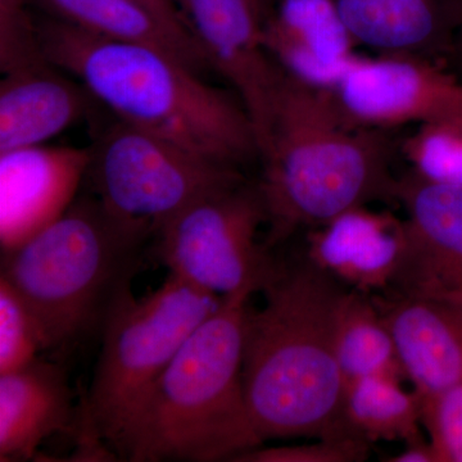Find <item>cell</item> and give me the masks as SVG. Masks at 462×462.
Segmentation results:
<instances>
[{
    "instance_id": "1",
    "label": "cell",
    "mask_w": 462,
    "mask_h": 462,
    "mask_svg": "<svg viewBox=\"0 0 462 462\" xmlns=\"http://www.w3.org/2000/svg\"><path fill=\"white\" fill-rule=\"evenodd\" d=\"M305 256L279 263L263 289V309L247 307L243 387L263 442L345 437L346 385L336 357V325L348 291Z\"/></svg>"
},
{
    "instance_id": "2",
    "label": "cell",
    "mask_w": 462,
    "mask_h": 462,
    "mask_svg": "<svg viewBox=\"0 0 462 462\" xmlns=\"http://www.w3.org/2000/svg\"><path fill=\"white\" fill-rule=\"evenodd\" d=\"M284 72V71H282ZM392 130L346 117L329 90L282 74L257 182L270 249L346 209L396 200Z\"/></svg>"
},
{
    "instance_id": "3",
    "label": "cell",
    "mask_w": 462,
    "mask_h": 462,
    "mask_svg": "<svg viewBox=\"0 0 462 462\" xmlns=\"http://www.w3.org/2000/svg\"><path fill=\"white\" fill-rule=\"evenodd\" d=\"M38 30L45 58L116 118L223 165L238 169L260 157L240 99L205 83L169 51L102 38L53 17L39 21Z\"/></svg>"
},
{
    "instance_id": "4",
    "label": "cell",
    "mask_w": 462,
    "mask_h": 462,
    "mask_svg": "<svg viewBox=\"0 0 462 462\" xmlns=\"http://www.w3.org/2000/svg\"><path fill=\"white\" fill-rule=\"evenodd\" d=\"M154 236L148 221L80 197L57 220L2 252L0 278L23 298L45 349H65L102 330L115 300L132 287Z\"/></svg>"
},
{
    "instance_id": "5",
    "label": "cell",
    "mask_w": 462,
    "mask_h": 462,
    "mask_svg": "<svg viewBox=\"0 0 462 462\" xmlns=\"http://www.w3.org/2000/svg\"><path fill=\"white\" fill-rule=\"evenodd\" d=\"M249 298H224L185 340L134 420L121 460L233 462L263 445L243 387Z\"/></svg>"
},
{
    "instance_id": "6",
    "label": "cell",
    "mask_w": 462,
    "mask_h": 462,
    "mask_svg": "<svg viewBox=\"0 0 462 462\" xmlns=\"http://www.w3.org/2000/svg\"><path fill=\"white\" fill-rule=\"evenodd\" d=\"M223 300L171 273L139 300L132 287L125 289L103 322L98 363L79 407L75 430L85 457L112 455L121 460L127 434L152 388Z\"/></svg>"
},
{
    "instance_id": "7",
    "label": "cell",
    "mask_w": 462,
    "mask_h": 462,
    "mask_svg": "<svg viewBox=\"0 0 462 462\" xmlns=\"http://www.w3.org/2000/svg\"><path fill=\"white\" fill-rule=\"evenodd\" d=\"M267 215L256 184L240 182L191 203L154 231L171 275L221 298L263 291L278 270L261 242Z\"/></svg>"
},
{
    "instance_id": "8",
    "label": "cell",
    "mask_w": 462,
    "mask_h": 462,
    "mask_svg": "<svg viewBox=\"0 0 462 462\" xmlns=\"http://www.w3.org/2000/svg\"><path fill=\"white\" fill-rule=\"evenodd\" d=\"M90 152L87 179L97 199L115 214L148 221L154 231L191 203L245 180L236 167L120 118L100 130Z\"/></svg>"
},
{
    "instance_id": "9",
    "label": "cell",
    "mask_w": 462,
    "mask_h": 462,
    "mask_svg": "<svg viewBox=\"0 0 462 462\" xmlns=\"http://www.w3.org/2000/svg\"><path fill=\"white\" fill-rule=\"evenodd\" d=\"M346 117L393 130L462 115V79L416 54L358 56L329 90Z\"/></svg>"
},
{
    "instance_id": "10",
    "label": "cell",
    "mask_w": 462,
    "mask_h": 462,
    "mask_svg": "<svg viewBox=\"0 0 462 462\" xmlns=\"http://www.w3.org/2000/svg\"><path fill=\"white\" fill-rule=\"evenodd\" d=\"M207 62L233 85L263 151L272 129L282 69L263 42V16L254 0H178Z\"/></svg>"
},
{
    "instance_id": "11",
    "label": "cell",
    "mask_w": 462,
    "mask_h": 462,
    "mask_svg": "<svg viewBox=\"0 0 462 462\" xmlns=\"http://www.w3.org/2000/svg\"><path fill=\"white\" fill-rule=\"evenodd\" d=\"M407 245L387 291H462V185L438 184L410 171L398 178Z\"/></svg>"
},
{
    "instance_id": "12",
    "label": "cell",
    "mask_w": 462,
    "mask_h": 462,
    "mask_svg": "<svg viewBox=\"0 0 462 462\" xmlns=\"http://www.w3.org/2000/svg\"><path fill=\"white\" fill-rule=\"evenodd\" d=\"M90 147H35L0 153V245H20L57 220L87 179Z\"/></svg>"
},
{
    "instance_id": "13",
    "label": "cell",
    "mask_w": 462,
    "mask_h": 462,
    "mask_svg": "<svg viewBox=\"0 0 462 462\" xmlns=\"http://www.w3.org/2000/svg\"><path fill=\"white\" fill-rule=\"evenodd\" d=\"M420 397L462 380V291L373 294Z\"/></svg>"
},
{
    "instance_id": "14",
    "label": "cell",
    "mask_w": 462,
    "mask_h": 462,
    "mask_svg": "<svg viewBox=\"0 0 462 462\" xmlns=\"http://www.w3.org/2000/svg\"><path fill=\"white\" fill-rule=\"evenodd\" d=\"M307 231L306 257L346 287L369 294L393 287L406 251L404 218L358 206Z\"/></svg>"
},
{
    "instance_id": "15",
    "label": "cell",
    "mask_w": 462,
    "mask_h": 462,
    "mask_svg": "<svg viewBox=\"0 0 462 462\" xmlns=\"http://www.w3.org/2000/svg\"><path fill=\"white\" fill-rule=\"evenodd\" d=\"M263 42L285 74L318 89L330 90L358 57L333 0H276Z\"/></svg>"
},
{
    "instance_id": "16",
    "label": "cell",
    "mask_w": 462,
    "mask_h": 462,
    "mask_svg": "<svg viewBox=\"0 0 462 462\" xmlns=\"http://www.w3.org/2000/svg\"><path fill=\"white\" fill-rule=\"evenodd\" d=\"M50 60L3 74L0 153L45 144L90 116L97 99Z\"/></svg>"
},
{
    "instance_id": "17",
    "label": "cell",
    "mask_w": 462,
    "mask_h": 462,
    "mask_svg": "<svg viewBox=\"0 0 462 462\" xmlns=\"http://www.w3.org/2000/svg\"><path fill=\"white\" fill-rule=\"evenodd\" d=\"M79 407L60 364L33 358L0 374V461L35 457L45 439L76 427Z\"/></svg>"
},
{
    "instance_id": "18",
    "label": "cell",
    "mask_w": 462,
    "mask_h": 462,
    "mask_svg": "<svg viewBox=\"0 0 462 462\" xmlns=\"http://www.w3.org/2000/svg\"><path fill=\"white\" fill-rule=\"evenodd\" d=\"M358 47L379 54L448 58L462 0H333Z\"/></svg>"
},
{
    "instance_id": "19",
    "label": "cell",
    "mask_w": 462,
    "mask_h": 462,
    "mask_svg": "<svg viewBox=\"0 0 462 462\" xmlns=\"http://www.w3.org/2000/svg\"><path fill=\"white\" fill-rule=\"evenodd\" d=\"M48 16L112 41L139 42L169 51L200 72L208 69L197 42L182 38L133 0H32Z\"/></svg>"
},
{
    "instance_id": "20",
    "label": "cell",
    "mask_w": 462,
    "mask_h": 462,
    "mask_svg": "<svg viewBox=\"0 0 462 462\" xmlns=\"http://www.w3.org/2000/svg\"><path fill=\"white\" fill-rule=\"evenodd\" d=\"M336 357L346 388L357 380H407L393 334L373 294L348 289L336 325Z\"/></svg>"
},
{
    "instance_id": "21",
    "label": "cell",
    "mask_w": 462,
    "mask_h": 462,
    "mask_svg": "<svg viewBox=\"0 0 462 462\" xmlns=\"http://www.w3.org/2000/svg\"><path fill=\"white\" fill-rule=\"evenodd\" d=\"M343 427L349 436L369 443L415 442L424 438L420 396L404 391L397 380H357L346 388Z\"/></svg>"
},
{
    "instance_id": "22",
    "label": "cell",
    "mask_w": 462,
    "mask_h": 462,
    "mask_svg": "<svg viewBox=\"0 0 462 462\" xmlns=\"http://www.w3.org/2000/svg\"><path fill=\"white\" fill-rule=\"evenodd\" d=\"M401 152L419 178L462 185V115L418 125Z\"/></svg>"
},
{
    "instance_id": "23",
    "label": "cell",
    "mask_w": 462,
    "mask_h": 462,
    "mask_svg": "<svg viewBox=\"0 0 462 462\" xmlns=\"http://www.w3.org/2000/svg\"><path fill=\"white\" fill-rule=\"evenodd\" d=\"M44 351L41 329L29 307L0 278V374L29 364Z\"/></svg>"
},
{
    "instance_id": "24",
    "label": "cell",
    "mask_w": 462,
    "mask_h": 462,
    "mask_svg": "<svg viewBox=\"0 0 462 462\" xmlns=\"http://www.w3.org/2000/svg\"><path fill=\"white\" fill-rule=\"evenodd\" d=\"M32 0H0V69L2 74L48 60L38 23L29 12Z\"/></svg>"
},
{
    "instance_id": "25",
    "label": "cell",
    "mask_w": 462,
    "mask_h": 462,
    "mask_svg": "<svg viewBox=\"0 0 462 462\" xmlns=\"http://www.w3.org/2000/svg\"><path fill=\"white\" fill-rule=\"evenodd\" d=\"M420 400L422 428L437 462H462V380Z\"/></svg>"
},
{
    "instance_id": "26",
    "label": "cell",
    "mask_w": 462,
    "mask_h": 462,
    "mask_svg": "<svg viewBox=\"0 0 462 462\" xmlns=\"http://www.w3.org/2000/svg\"><path fill=\"white\" fill-rule=\"evenodd\" d=\"M370 455V443L354 436L318 438L306 445L258 446L233 462H361Z\"/></svg>"
},
{
    "instance_id": "27",
    "label": "cell",
    "mask_w": 462,
    "mask_h": 462,
    "mask_svg": "<svg viewBox=\"0 0 462 462\" xmlns=\"http://www.w3.org/2000/svg\"><path fill=\"white\" fill-rule=\"evenodd\" d=\"M133 2L138 3L143 8L147 9L149 14H153L157 20H160L163 25L169 27L173 32L178 33L182 38L197 42L194 41L189 29H188L181 9L179 7L178 0H133Z\"/></svg>"
},
{
    "instance_id": "28",
    "label": "cell",
    "mask_w": 462,
    "mask_h": 462,
    "mask_svg": "<svg viewBox=\"0 0 462 462\" xmlns=\"http://www.w3.org/2000/svg\"><path fill=\"white\" fill-rule=\"evenodd\" d=\"M402 451L387 458L388 462H437L436 454L430 439L421 438L415 442L406 443Z\"/></svg>"
},
{
    "instance_id": "29",
    "label": "cell",
    "mask_w": 462,
    "mask_h": 462,
    "mask_svg": "<svg viewBox=\"0 0 462 462\" xmlns=\"http://www.w3.org/2000/svg\"><path fill=\"white\" fill-rule=\"evenodd\" d=\"M449 62L454 66V72L462 79V20L456 32L454 45L448 56Z\"/></svg>"
},
{
    "instance_id": "30",
    "label": "cell",
    "mask_w": 462,
    "mask_h": 462,
    "mask_svg": "<svg viewBox=\"0 0 462 462\" xmlns=\"http://www.w3.org/2000/svg\"><path fill=\"white\" fill-rule=\"evenodd\" d=\"M254 2H256L258 9H260L261 14H263V20H266V17L269 16L273 5H275L276 0H254Z\"/></svg>"
}]
</instances>
